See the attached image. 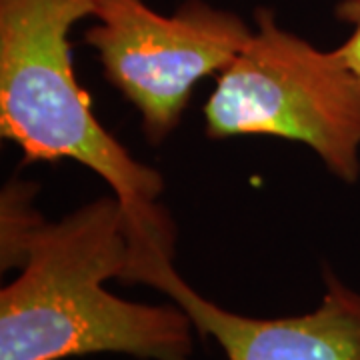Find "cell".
Returning a JSON list of instances; mask_svg holds the SVG:
<instances>
[{"instance_id": "obj_1", "label": "cell", "mask_w": 360, "mask_h": 360, "mask_svg": "<svg viewBox=\"0 0 360 360\" xmlns=\"http://www.w3.org/2000/svg\"><path fill=\"white\" fill-rule=\"evenodd\" d=\"M124 206L101 196L26 243L20 274L0 290V360L127 354L193 360V321L179 304H141L104 288L130 264Z\"/></svg>"}, {"instance_id": "obj_2", "label": "cell", "mask_w": 360, "mask_h": 360, "mask_svg": "<svg viewBox=\"0 0 360 360\" xmlns=\"http://www.w3.org/2000/svg\"><path fill=\"white\" fill-rule=\"evenodd\" d=\"M96 0H0V136L25 165L70 158L110 186L130 222V258L174 257V226L158 205L165 179L132 158L92 112L72 65L70 30Z\"/></svg>"}, {"instance_id": "obj_3", "label": "cell", "mask_w": 360, "mask_h": 360, "mask_svg": "<svg viewBox=\"0 0 360 360\" xmlns=\"http://www.w3.org/2000/svg\"><path fill=\"white\" fill-rule=\"evenodd\" d=\"M210 139L276 136L307 144L336 179L360 176V86L336 51L284 30L270 8L219 75L205 104Z\"/></svg>"}, {"instance_id": "obj_4", "label": "cell", "mask_w": 360, "mask_h": 360, "mask_svg": "<svg viewBox=\"0 0 360 360\" xmlns=\"http://www.w3.org/2000/svg\"><path fill=\"white\" fill-rule=\"evenodd\" d=\"M84 42L98 52L106 80L142 118L146 141L160 144L179 127L194 86L220 75L252 39L236 13L186 0L170 16L144 0H96Z\"/></svg>"}, {"instance_id": "obj_5", "label": "cell", "mask_w": 360, "mask_h": 360, "mask_svg": "<svg viewBox=\"0 0 360 360\" xmlns=\"http://www.w3.org/2000/svg\"><path fill=\"white\" fill-rule=\"evenodd\" d=\"M324 295L312 312L255 319L222 309L180 276L172 257L144 258L124 283L148 284L176 302L194 328L214 338L226 360H360V292L324 266Z\"/></svg>"}, {"instance_id": "obj_6", "label": "cell", "mask_w": 360, "mask_h": 360, "mask_svg": "<svg viewBox=\"0 0 360 360\" xmlns=\"http://www.w3.org/2000/svg\"><path fill=\"white\" fill-rule=\"evenodd\" d=\"M37 184L11 180L0 198V266L2 270L18 269L26 243L44 222L32 206Z\"/></svg>"}, {"instance_id": "obj_7", "label": "cell", "mask_w": 360, "mask_h": 360, "mask_svg": "<svg viewBox=\"0 0 360 360\" xmlns=\"http://www.w3.org/2000/svg\"><path fill=\"white\" fill-rule=\"evenodd\" d=\"M335 14L338 20L352 25L350 39L342 46H338L336 51L340 52V56L345 58V63L360 86V0H340L336 4Z\"/></svg>"}]
</instances>
